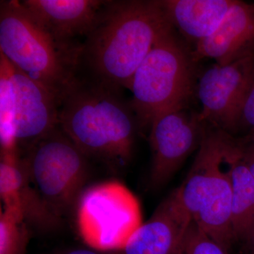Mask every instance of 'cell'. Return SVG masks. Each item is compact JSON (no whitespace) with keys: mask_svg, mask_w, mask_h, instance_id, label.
I'll return each instance as SVG.
<instances>
[{"mask_svg":"<svg viewBox=\"0 0 254 254\" xmlns=\"http://www.w3.org/2000/svg\"><path fill=\"white\" fill-rule=\"evenodd\" d=\"M254 64V57L226 65L215 64L200 76L196 88L202 123L230 134L240 128Z\"/></svg>","mask_w":254,"mask_h":254,"instance_id":"obj_8","label":"cell"},{"mask_svg":"<svg viewBox=\"0 0 254 254\" xmlns=\"http://www.w3.org/2000/svg\"><path fill=\"white\" fill-rule=\"evenodd\" d=\"M247 245L248 246L249 252L250 254H254V232L250 238L247 241Z\"/></svg>","mask_w":254,"mask_h":254,"instance_id":"obj_22","label":"cell"},{"mask_svg":"<svg viewBox=\"0 0 254 254\" xmlns=\"http://www.w3.org/2000/svg\"><path fill=\"white\" fill-rule=\"evenodd\" d=\"M76 203L78 233L95 250L123 251L143 223L139 202L118 181L88 187L81 192Z\"/></svg>","mask_w":254,"mask_h":254,"instance_id":"obj_7","label":"cell"},{"mask_svg":"<svg viewBox=\"0 0 254 254\" xmlns=\"http://www.w3.org/2000/svg\"><path fill=\"white\" fill-rule=\"evenodd\" d=\"M169 22L196 46L218 29L235 0H160Z\"/></svg>","mask_w":254,"mask_h":254,"instance_id":"obj_15","label":"cell"},{"mask_svg":"<svg viewBox=\"0 0 254 254\" xmlns=\"http://www.w3.org/2000/svg\"><path fill=\"white\" fill-rule=\"evenodd\" d=\"M28 225L22 217L9 209L0 215V254H24Z\"/></svg>","mask_w":254,"mask_h":254,"instance_id":"obj_18","label":"cell"},{"mask_svg":"<svg viewBox=\"0 0 254 254\" xmlns=\"http://www.w3.org/2000/svg\"><path fill=\"white\" fill-rule=\"evenodd\" d=\"M171 28L160 0L108 1L82 44L81 64L94 81L128 89L137 68Z\"/></svg>","mask_w":254,"mask_h":254,"instance_id":"obj_1","label":"cell"},{"mask_svg":"<svg viewBox=\"0 0 254 254\" xmlns=\"http://www.w3.org/2000/svg\"><path fill=\"white\" fill-rule=\"evenodd\" d=\"M120 90L78 78L60 105L59 127L85 156L126 165L133 155L136 117Z\"/></svg>","mask_w":254,"mask_h":254,"instance_id":"obj_2","label":"cell"},{"mask_svg":"<svg viewBox=\"0 0 254 254\" xmlns=\"http://www.w3.org/2000/svg\"><path fill=\"white\" fill-rule=\"evenodd\" d=\"M242 126L254 129V64L241 113L240 127Z\"/></svg>","mask_w":254,"mask_h":254,"instance_id":"obj_20","label":"cell"},{"mask_svg":"<svg viewBox=\"0 0 254 254\" xmlns=\"http://www.w3.org/2000/svg\"><path fill=\"white\" fill-rule=\"evenodd\" d=\"M195 63L173 27L157 42L137 68L128 88L138 128H150L159 114L188 107L195 89Z\"/></svg>","mask_w":254,"mask_h":254,"instance_id":"obj_5","label":"cell"},{"mask_svg":"<svg viewBox=\"0 0 254 254\" xmlns=\"http://www.w3.org/2000/svg\"><path fill=\"white\" fill-rule=\"evenodd\" d=\"M81 46L59 43L21 1L0 3V53L15 67L63 101L76 81Z\"/></svg>","mask_w":254,"mask_h":254,"instance_id":"obj_4","label":"cell"},{"mask_svg":"<svg viewBox=\"0 0 254 254\" xmlns=\"http://www.w3.org/2000/svg\"><path fill=\"white\" fill-rule=\"evenodd\" d=\"M66 254H98L96 252L88 250H76L71 251Z\"/></svg>","mask_w":254,"mask_h":254,"instance_id":"obj_23","label":"cell"},{"mask_svg":"<svg viewBox=\"0 0 254 254\" xmlns=\"http://www.w3.org/2000/svg\"><path fill=\"white\" fill-rule=\"evenodd\" d=\"M108 1L23 0L21 4L35 20L59 43L69 46L95 27Z\"/></svg>","mask_w":254,"mask_h":254,"instance_id":"obj_12","label":"cell"},{"mask_svg":"<svg viewBox=\"0 0 254 254\" xmlns=\"http://www.w3.org/2000/svg\"><path fill=\"white\" fill-rule=\"evenodd\" d=\"M242 148L244 161L254 178V143L250 139L242 141Z\"/></svg>","mask_w":254,"mask_h":254,"instance_id":"obj_21","label":"cell"},{"mask_svg":"<svg viewBox=\"0 0 254 254\" xmlns=\"http://www.w3.org/2000/svg\"><path fill=\"white\" fill-rule=\"evenodd\" d=\"M0 194L4 208L21 215L28 226L48 230L59 225L60 218L32 185L19 153H1Z\"/></svg>","mask_w":254,"mask_h":254,"instance_id":"obj_14","label":"cell"},{"mask_svg":"<svg viewBox=\"0 0 254 254\" xmlns=\"http://www.w3.org/2000/svg\"><path fill=\"white\" fill-rule=\"evenodd\" d=\"M231 225L235 240L247 242L254 232V178L242 157L237 140L231 161Z\"/></svg>","mask_w":254,"mask_h":254,"instance_id":"obj_16","label":"cell"},{"mask_svg":"<svg viewBox=\"0 0 254 254\" xmlns=\"http://www.w3.org/2000/svg\"><path fill=\"white\" fill-rule=\"evenodd\" d=\"M185 254H227V251L191 220L187 230Z\"/></svg>","mask_w":254,"mask_h":254,"instance_id":"obj_19","label":"cell"},{"mask_svg":"<svg viewBox=\"0 0 254 254\" xmlns=\"http://www.w3.org/2000/svg\"><path fill=\"white\" fill-rule=\"evenodd\" d=\"M191 220L175 190L130 237L124 254H185L187 230Z\"/></svg>","mask_w":254,"mask_h":254,"instance_id":"obj_11","label":"cell"},{"mask_svg":"<svg viewBox=\"0 0 254 254\" xmlns=\"http://www.w3.org/2000/svg\"><path fill=\"white\" fill-rule=\"evenodd\" d=\"M149 128L150 183L160 187L172 178L196 145H200L203 123L198 113H190L187 107L159 114Z\"/></svg>","mask_w":254,"mask_h":254,"instance_id":"obj_9","label":"cell"},{"mask_svg":"<svg viewBox=\"0 0 254 254\" xmlns=\"http://www.w3.org/2000/svg\"><path fill=\"white\" fill-rule=\"evenodd\" d=\"M237 140L203 123L199 149L179 198L190 218L228 251L235 241L231 225V161Z\"/></svg>","mask_w":254,"mask_h":254,"instance_id":"obj_3","label":"cell"},{"mask_svg":"<svg viewBox=\"0 0 254 254\" xmlns=\"http://www.w3.org/2000/svg\"><path fill=\"white\" fill-rule=\"evenodd\" d=\"M21 160L35 190L61 218L81 193L86 157L58 126L29 145Z\"/></svg>","mask_w":254,"mask_h":254,"instance_id":"obj_6","label":"cell"},{"mask_svg":"<svg viewBox=\"0 0 254 254\" xmlns=\"http://www.w3.org/2000/svg\"><path fill=\"white\" fill-rule=\"evenodd\" d=\"M10 73L14 96L13 132L19 150L20 146L27 148L59 126L61 102L11 63Z\"/></svg>","mask_w":254,"mask_h":254,"instance_id":"obj_10","label":"cell"},{"mask_svg":"<svg viewBox=\"0 0 254 254\" xmlns=\"http://www.w3.org/2000/svg\"><path fill=\"white\" fill-rule=\"evenodd\" d=\"M250 140L254 143V129L252 130V134H251Z\"/></svg>","mask_w":254,"mask_h":254,"instance_id":"obj_24","label":"cell"},{"mask_svg":"<svg viewBox=\"0 0 254 254\" xmlns=\"http://www.w3.org/2000/svg\"><path fill=\"white\" fill-rule=\"evenodd\" d=\"M191 52L195 63L208 58L218 65L254 57V3L235 0L218 29Z\"/></svg>","mask_w":254,"mask_h":254,"instance_id":"obj_13","label":"cell"},{"mask_svg":"<svg viewBox=\"0 0 254 254\" xmlns=\"http://www.w3.org/2000/svg\"><path fill=\"white\" fill-rule=\"evenodd\" d=\"M14 96L10 63L0 53V143L1 153H19L13 132Z\"/></svg>","mask_w":254,"mask_h":254,"instance_id":"obj_17","label":"cell"}]
</instances>
